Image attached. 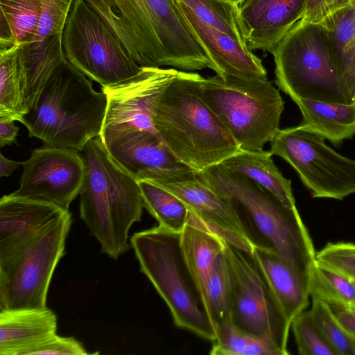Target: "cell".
I'll use <instances>...</instances> for the list:
<instances>
[{"label": "cell", "mask_w": 355, "mask_h": 355, "mask_svg": "<svg viewBox=\"0 0 355 355\" xmlns=\"http://www.w3.org/2000/svg\"><path fill=\"white\" fill-rule=\"evenodd\" d=\"M141 67L195 71L209 67L175 0H85Z\"/></svg>", "instance_id": "cell-1"}, {"label": "cell", "mask_w": 355, "mask_h": 355, "mask_svg": "<svg viewBox=\"0 0 355 355\" xmlns=\"http://www.w3.org/2000/svg\"><path fill=\"white\" fill-rule=\"evenodd\" d=\"M202 76L179 71L155 98L154 131L171 153L200 172L241 150L238 144L199 93Z\"/></svg>", "instance_id": "cell-2"}, {"label": "cell", "mask_w": 355, "mask_h": 355, "mask_svg": "<svg viewBox=\"0 0 355 355\" xmlns=\"http://www.w3.org/2000/svg\"><path fill=\"white\" fill-rule=\"evenodd\" d=\"M198 174L234 205L254 247L275 252L308 275L316 251L297 207L286 206L253 180L221 164Z\"/></svg>", "instance_id": "cell-3"}, {"label": "cell", "mask_w": 355, "mask_h": 355, "mask_svg": "<svg viewBox=\"0 0 355 355\" xmlns=\"http://www.w3.org/2000/svg\"><path fill=\"white\" fill-rule=\"evenodd\" d=\"M82 152L85 170L79 193L80 218L101 252L116 259L130 248L129 230L141 220L144 204L139 182L112 157L100 136Z\"/></svg>", "instance_id": "cell-4"}, {"label": "cell", "mask_w": 355, "mask_h": 355, "mask_svg": "<svg viewBox=\"0 0 355 355\" xmlns=\"http://www.w3.org/2000/svg\"><path fill=\"white\" fill-rule=\"evenodd\" d=\"M107 98L89 78L63 58L46 83L33 110L23 123L31 137L45 145L82 151L100 136Z\"/></svg>", "instance_id": "cell-5"}, {"label": "cell", "mask_w": 355, "mask_h": 355, "mask_svg": "<svg viewBox=\"0 0 355 355\" xmlns=\"http://www.w3.org/2000/svg\"><path fill=\"white\" fill-rule=\"evenodd\" d=\"M180 233L158 225L132 235L131 247L141 272L166 302L174 324L214 342L216 330L203 297L184 260Z\"/></svg>", "instance_id": "cell-6"}, {"label": "cell", "mask_w": 355, "mask_h": 355, "mask_svg": "<svg viewBox=\"0 0 355 355\" xmlns=\"http://www.w3.org/2000/svg\"><path fill=\"white\" fill-rule=\"evenodd\" d=\"M271 53L275 64L276 85L293 101H355L352 85L320 24L300 20Z\"/></svg>", "instance_id": "cell-7"}, {"label": "cell", "mask_w": 355, "mask_h": 355, "mask_svg": "<svg viewBox=\"0 0 355 355\" xmlns=\"http://www.w3.org/2000/svg\"><path fill=\"white\" fill-rule=\"evenodd\" d=\"M199 93L241 150H263L280 130L284 102L268 79L202 76Z\"/></svg>", "instance_id": "cell-8"}, {"label": "cell", "mask_w": 355, "mask_h": 355, "mask_svg": "<svg viewBox=\"0 0 355 355\" xmlns=\"http://www.w3.org/2000/svg\"><path fill=\"white\" fill-rule=\"evenodd\" d=\"M72 223L66 210L31 239L0 257V310L44 309Z\"/></svg>", "instance_id": "cell-9"}, {"label": "cell", "mask_w": 355, "mask_h": 355, "mask_svg": "<svg viewBox=\"0 0 355 355\" xmlns=\"http://www.w3.org/2000/svg\"><path fill=\"white\" fill-rule=\"evenodd\" d=\"M67 60L101 87L122 83L141 67L85 0H74L62 33Z\"/></svg>", "instance_id": "cell-10"}, {"label": "cell", "mask_w": 355, "mask_h": 355, "mask_svg": "<svg viewBox=\"0 0 355 355\" xmlns=\"http://www.w3.org/2000/svg\"><path fill=\"white\" fill-rule=\"evenodd\" d=\"M270 152L295 169L313 198L341 200L355 193V160L335 151L302 124L280 129Z\"/></svg>", "instance_id": "cell-11"}, {"label": "cell", "mask_w": 355, "mask_h": 355, "mask_svg": "<svg viewBox=\"0 0 355 355\" xmlns=\"http://www.w3.org/2000/svg\"><path fill=\"white\" fill-rule=\"evenodd\" d=\"M232 281L231 321L248 332L270 336L286 354L291 322L284 315L251 253L224 239Z\"/></svg>", "instance_id": "cell-12"}, {"label": "cell", "mask_w": 355, "mask_h": 355, "mask_svg": "<svg viewBox=\"0 0 355 355\" xmlns=\"http://www.w3.org/2000/svg\"><path fill=\"white\" fill-rule=\"evenodd\" d=\"M19 187L13 194L46 200L69 210L79 195L85 165L78 150L45 145L21 162Z\"/></svg>", "instance_id": "cell-13"}, {"label": "cell", "mask_w": 355, "mask_h": 355, "mask_svg": "<svg viewBox=\"0 0 355 355\" xmlns=\"http://www.w3.org/2000/svg\"><path fill=\"white\" fill-rule=\"evenodd\" d=\"M100 137L112 157L138 181L155 182L193 170L171 153L154 130L105 128Z\"/></svg>", "instance_id": "cell-14"}, {"label": "cell", "mask_w": 355, "mask_h": 355, "mask_svg": "<svg viewBox=\"0 0 355 355\" xmlns=\"http://www.w3.org/2000/svg\"><path fill=\"white\" fill-rule=\"evenodd\" d=\"M152 182L179 198L227 242L252 252L254 246L235 207L209 187L198 171L190 170Z\"/></svg>", "instance_id": "cell-15"}, {"label": "cell", "mask_w": 355, "mask_h": 355, "mask_svg": "<svg viewBox=\"0 0 355 355\" xmlns=\"http://www.w3.org/2000/svg\"><path fill=\"white\" fill-rule=\"evenodd\" d=\"M179 71L173 68L141 67V71L130 79L116 85L101 87L107 98L103 129L133 127L154 130L153 102Z\"/></svg>", "instance_id": "cell-16"}, {"label": "cell", "mask_w": 355, "mask_h": 355, "mask_svg": "<svg viewBox=\"0 0 355 355\" xmlns=\"http://www.w3.org/2000/svg\"><path fill=\"white\" fill-rule=\"evenodd\" d=\"M180 13L205 52L209 69L223 77L268 79L262 60L226 33L200 20L192 10L175 0Z\"/></svg>", "instance_id": "cell-17"}, {"label": "cell", "mask_w": 355, "mask_h": 355, "mask_svg": "<svg viewBox=\"0 0 355 355\" xmlns=\"http://www.w3.org/2000/svg\"><path fill=\"white\" fill-rule=\"evenodd\" d=\"M307 0H240L236 4L247 48L270 53L303 19Z\"/></svg>", "instance_id": "cell-18"}, {"label": "cell", "mask_w": 355, "mask_h": 355, "mask_svg": "<svg viewBox=\"0 0 355 355\" xmlns=\"http://www.w3.org/2000/svg\"><path fill=\"white\" fill-rule=\"evenodd\" d=\"M67 209L12 193L0 200V257L23 245Z\"/></svg>", "instance_id": "cell-19"}, {"label": "cell", "mask_w": 355, "mask_h": 355, "mask_svg": "<svg viewBox=\"0 0 355 355\" xmlns=\"http://www.w3.org/2000/svg\"><path fill=\"white\" fill-rule=\"evenodd\" d=\"M251 254L284 315L291 323L309 304L308 275L270 250L254 247Z\"/></svg>", "instance_id": "cell-20"}, {"label": "cell", "mask_w": 355, "mask_h": 355, "mask_svg": "<svg viewBox=\"0 0 355 355\" xmlns=\"http://www.w3.org/2000/svg\"><path fill=\"white\" fill-rule=\"evenodd\" d=\"M56 330V315L47 307L0 310V355H26Z\"/></svg>", "instance_id": "cell-21"}, {"label": "cell", "mask_w": 355, "mask_h": 355, "mask_svg": "<svg viewBox=\"0 0 355 355\" xmlns=\"http://www.w3.org/2000/svg\"><path fill=\"white\" fill-rule=\"evenodd\" d=\"M23 92L26 114L36 106L51 73L65 58L62 33L19 46Z\"/></svg>", "instance_id": "cell-22"}, {"label": "cell", "mask_w": 355, "mask_h": 355, "mask_svg": "<svg viewBox=\"0 0 355 355\" xmlns=\"http://www.w3.org/2000/svg\"><path fill=\"white\" fill-rule=\"evenodd\" d=\"M180 245L187 265L204 299L209 275L223 252L224 239L189 208L188 223L180 233Z\"/></svg>", "instance_id": "cell-23"}, {"label": "cell", "mask_w": 355, "mask_h": 355, "mask_svg": "<svg viewBox=\"0 0 355 355\" xmlns=\"http://www.w3.org/2000/svg\"><path fill=\"white\" fill-rule=\"evenodd\" d=\"M302 116L301 124L335 146L355 135V101L350 103L299 98L293 101Z\"/></svg>", "instance_id": "cell-24"}, {"label": "cell", "mask_w": 355, "mask_h": 355, "mask_svg": "<svg viewBox=\"0 0 355 355\" xmlns=\"http://www.w3.org/2000/svg\"><path fill=\"white\" fill-rule=\"evenodd\" d=\"M272 156L270 150H239L220 164L253 180L286 206L296 207L291 180L282 175Z\"/></svg>", "instance_id": "cell-25"}, {"label": "cell", "mask_w": 355, "mask_h": 355, "mask_svg": "<svg viewBox=\"0 0 355 355\" xmlns=\"http://www.w3.org/2000/svg\"><path fill=\"white\" fill-rule=\"evenodd\" d=\"M320 25L355 95V7L338 11Z\"/></svg>", "instance_id": "cell-26"}, {"label": "cell", "mask_w": 355, "mask_h": 355, "mask_svg": "<svg viewBox=\"0 0 355 355\" xmlns=\"http://www.w3.org/2000/svg\"><path fill=\"white\" fill-rule=\"evenodd\" d=\"M26 114L19 46L0 48V117L21 123Z\"/></svg>", "instance_id": "cell-27"}, {"label": "cell", "mask_w": 355, "mask_h": 355, "mask_svg": "<svg viewBox=\"0 0 355 355\" xmlns=\"http://www.w3.org/2000/svg\"><path fill=\"white\" fill-rule=\"evenodd\" d=\"M310 297L329 306L352 309L355 303V285L352 280L318 261L308 272Z\"/></svg>", "instance_id": "cell-28"}, {"label": "cell", "mask_w": 355, "mask_h": 355, "mask_svg": "<svg viewBox=\"0 0 355 355\" xmlns=\"http://www.w3.org/2000/svg\"><path fill=\"white\" fill-rule=\"evenodd\" d=\"M215 330L211 355H286L270 336L244 331L231 320L218 324Z\"/></svg>", "instance_id": "cell-29"}, {"label": "cell", "mask_w": 355, "mask_h": 355, "mask_svg": "<svg viewBox=\"0 0 355 355\" xmlns=\"http://www.w3.org/2000/svg\"><path fill=\"white\" fill-rule=\"evenodd\" d=\"M144 207L158 221L159 225L181 232L188 223L189 208L179 198L157 184L138 181Z\"/></svg>", "instance_id": "cell-30"}, {"label": "cell", "mask_w": 355, "mask_h": 355, "mask_svg": "<svg viewBox=\"0 0 355 355\" xmlns=\"http://www.w3.org/2000/svg\"><path fill=\"white\" fill-rule=\"evenodd\" d=\"M204 300L214 328L231 320L232 281L224 250L216 259L209 275L204 291Z\"/></svg>", "instance_id": "cell-31"}, {"label": "cell", "mask_w": 355, "mask_h": 355, "mask_svg": "<svg viewBox=\"0 0 355 355\" xmlns=\"http://www.w3.org/2000/svg\"><path fill=\"white\" fill-rule=\"evenodd\" d=\"M178 1L190 8L200 20L246 46L239 24L236 4L226 0Z\"/></svg>", "instance_id": "cell-32"}, {"label": "cell", "mask_w": 355, "mask_h": 355, "mask_svg": "<svg viewBox=\"0 0 355 355\" xmlns=\"http://www.w3.org/2000/svg\"><path fill=\"white\" fill-rule=\"evenodd\" d=\"M0 10L17 45L35 41L42 10L41 0H0Z\"/></svg>", "instance_id": "cell-33"}, {"label": "cell", "mask_w": 355, "mask_h": 355, "mask_svg": "<svg viewBox=\"0 0 355 355\" xmlns=\"http://www.w3.org/2000/svg\"><path fill=\"white\" fill-rule=\"evenodd\" d=\"M309 311L323 336L338 355H355V340L338 320L329 304L312 298Z\"/></svg>", "instance_id": "cell-34"}, {"label": "cell", "mask_w": 355, "mask_h": 355, "mask_svg": "<svg viewBox=\"0 0 355 355\" xmlns=\"http://www.w3.org/2000/svg\"><path fill=\"white\" fill-rule=\"evenodd\" d=\"M301 355H338L317 326L309 311L297 315L291 323Z\"/></svg>", "instance_id": "cell-35"}, {"label": "cell", "mask_w": 355, "mask_h": 355, "mask_svg": "<svg viewBox=\"0 0 355 355\" xmlns=\"http://www.w3.org/2000/svg\"><path fill=\"white\" fill-rule=\"evenodd\" d=\"M315 259L355 282V243H327L316 252Z\"/></svg>", "instance_id": "cell-36"}, {"label": "cell", "mask_w": 355, "mask_h": 355, "mask_svg": "<svg viewBox=\"0 0 355 355\" xmlns=\"http://www.w3.org/2000/svg\"><path fill=\"white\" fill-rule=\"evenodd\" d=\"M42 15L35 41L62 33L74 0H41Z\"/></svg>", "instance_id": "cell-37"}, {"label": "cell", "mask_w": 355, "mask_h": 355, "mask_svg": "<svg viewBox=\"0 0 355 355\" xmlns=\"http://www.w3.org/2000/svg\"><path fill=\"white\" fill-rule=\"evenodd\" d=\"M86 355L89 354L83 345L73 337L59 336L56 334L27 352L26 355Z\"/></svg>", "instance_id": "cell-38"}, {"label": "cell", "mask_w": 355, "mask_h": 355, "mask_svg": "<svg viewBox=\"0 0 355 355\" xmlns=\"http://www.w3.org/2000/svg\"><path fill=\"white\" fill-rule=\"evenodd\" d=\"M353 0H307L302 21L320 24L338 11L352 6Z\"/></svg>", "instance_id": "cell-39"}, {"label": "cell", "mask_w": 355, "mask_h": 355, "mask_svg": "<svg viewBox=\"0 0 355 355\" xmlns=\"http://www.w3.org/2000/svg\"><path fill=\"white\" fill-rule=\"evenodd\" d=\"M330 307L338 320L355 340V311L338 306Z\"/></svg>", "instance_id": "cell-40"}, {"label": "cell", "mask_w": 355, "mask_h": 355, "mask_svg": "<svg viewBox=\"0 0 355 355\" xmlns=\"http://www.w3.org/2000/svg\"><path fill=\"white\" fill-rule=\"evenodd\" d=\"M19 131L14 121L5 117H0V147L11 145L15 141Z\"/></svg>", "instance_id": "cell-41"}, {"label": "cell", "mask_w": 355, "mask_h": 355, "mask_svg": "<svg viewBox=\"0 0 355 355\" xmlns=\"http://www.w3.org/2000/svg\"><path fill=\"white\" fill-rule=\"evenodd\" d=\"M21 162L10 160L0 154V175L1 177H8L14 171L17 169Z\"/></svg>", "instance_id": "cell-42"}, {"label": "cell", "mask_w": 355, "mask_h": 355, "mask_svg": "<svg viewBox=\"0 0 355 355\" xmlns=\"http://www.w3.org/2000/svg\"><path fill=\"white\" fill-rule=\"evenodd\" d=\"M226 1H228L235 3V4H237L240 1V0H226Z\"/></svg>", "instance_id": "cell-43"}, {"label": "cell", "mask_w": 355, "mask_h": 355, "mask_svg": "<svg viewBox=\"0 0 355 355\" xmlns=\"http://www.w3.org/2000/svg\"><path fill=\"white\" fill-rule=\"evenodd\" d=\"M353 282H354V285H355V282H354V281H353ZM352 310H354V311H355V303H354V306H353V308H352Z\"/></svg>", "instance_id": "cell-44"}, {"label": "cell", "mask_w": 355, "mask_h": 355, "mask_svg": "<svg viewBox=\"0 0 355 355\" xmlns=\"http://www.w3.org/2000/svg\"><path fill=\"white\" fill-rule=\"evenodd\" d=\"M352 6H354L355 7V0H353Z\"/></svg>", "instance_id": "cell-45"}]
</instances>
